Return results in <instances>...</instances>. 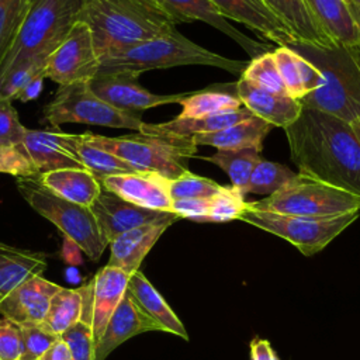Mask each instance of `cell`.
<instances>
[{
  "instance_id": "6da1fadb",
  "label": "cell",
  "mask_w": 360,
  "mask_h": 360,
  "mask_svg": "<svg viewBox=\"0 0 360 360\" xmlns=\"http://www.w3.org/2000/svg\"><path fill=\"white\" fill-rule=\"evenodd\" d=\"M284 132L300 173L360 197V143L349 122L302 105Z\"/></svg>"
},
{
  "instance_id": "7a4b0ae2",
  "label": "cell",
  "mask_w": 360,
  "mask_h": 360,
  "mask_svg": "<svg viewBox=\"0 0 360 360\" xmlns=\"http://www.w3.org/2000/svg\"><path fill=\"white\" fill-rule=\"evenodd\" d=\"M79 20L90 28L98 56L170 32L179 24L153 0H83Z\"/></svg>"
},
{
  "instance_id": "3957f363",
  "label": "cell",
  "mask_w": 360,
  "mask_h": 360,
  "mask_svg": "<svg viewBox=\"0 0 360 360\" xmlns=\"http://www.w3.org/2000/svg\"><path fill=\"white\" fill-rule=\"evenodd\" d=\"M186 65L214 66L240 75L248 63L211 52L190 41L177 30H173L101 55L98 72H118L139 76L153 69Z\"/></svg>"
},
{
  "instance_id": "277c9868",
  "label": "cell",
  "mask_w": 360,
  "mask_h": 360,
  "mask_svg": "<svg viewBox=\"0 0 360 360\" xmlns=\"http://www.w3.org/2000/svg\"><path fill=\"white\" fill-rule=\"evenodd\" d=\"M294 52L315 65L323 83L300 101L302 105L329 112L346 122L360 117V53L357 48H316L290 45Z\"/></svg>"
},
{
  "instance_id": "5b68a950",
  "label": "cell",
  "mask_w": 360,
  "mask_h": 360,
  "mask_svg": "<svg viewBox=\"0 0 360 360\" xmlns=\"http://www.w3.org/2000/svg\"><path fill=\"white\" fill-rule=\"evenodd\" d=\"M90 143L115 155L136 172H153L169 180L188 170V160L197 156L191 138L153 136L141 132L124 136H104L86 132Z\"/></svg>"
},
{
  "instance_id": "8992f818",
  "label": "cell",
  "mask_w": 360,
  "mask_h": 360,
  "mask_svg": "<svg viewBox=\"0 0 360 360\" xmlns=\"http://www.w3.org/2000/svg\"><path fill=\"white\" fill-rule=\"evenodd\" d=\"M83 0H37L31 4L20 32L0 65V77L25 59L49 55L69 34Z\"/></svg>"
},
{
  "instance_id": "52a82bcc",
  "label": "cell",
  "mask_w": 360,
  "mask_h": 360,
  "mask_svg": "<svg viewBox=\"0 0 360 360\" xmlns=\"http://www.w3.org/2000/svg\"><path fill=\"white\" fill-rule=\"evenodd\" d=\"M248 207L284 215L326 218L360 212V197L298 172L281 188L248 202Z\"/></svg>"
},
{
  "instance_id": "ba28073f",
  "label": "cell",
  "mask_w": 360,
  "mask_h": 360,
  "mask_svg": "<svg viewBox=\"0 0 360 360\" xmlns=\"http://www.w3.org/2000/svg\"><path fill=\"white\" fill-rule=\"evenodd\" d=\"M17 188L28 205L52 222L63 236L75 240L83 253L97 262L108 246L90 207L70 202L49 191L38 179H17Z\"/></svg>"
},
{
  "instance_id": "9c48e42d",
  "label": "cell",
  "mask_w": 360,
  "mask_h": 360,
  "mask_svg": "<svg viewBox=\"0 0 360 360\" xmlns=\"http://www.w3.org/2000/svg\"><path fill=\"white\" fill-rule=\"evenodd\" d=\"M44 121L58 128L63 124H89L108 128L136 129L143 121L139 112L121 111L101 100L90 89L89 82L59 86L53 98L44 108Z\"/></svg>"
},
{
  "instance_id": "30bf717a",
  "label": "cell",
  "mask_w": 360,
  "mask_h": 360,
  "mask_svg": "<svg viewBox=\"0 0 360 360\" xmlns=\"http://www.w3.org/2000/svg\"><path fill=\"white\" fill-rule=\"evenodd\" d=\"M359 218V212L338 217L314 218L300 215H284L270 211L246 210L239 217L240 221L262 231L273 233L294 245L304 256H312L325 249L339 233Z\"/></svg>"
},
{
  "instance_id": "8fae6325",
  "label": "cell",
  "mask_w": 360,
  "mask_h": 360,
  "mask_svg": "<svg viewBox=\"0 0 360 360\" xmlns=\"http://www.w3.org/2000/svg\"><path fill=\"white\" fill-rule=\"evenodd\" d=\"M100 70L90 28L83 21H76L66 38L49 53L45 76L59 86L91 80Z\"/></svg>"
},
{
  "instance_id": "7c38bea8",
  "label": "cell",
  "mask_w": 360,
  "mask_h": 360,
  "mask_svg": "<svg viewBox=\"0 0 360 360\" xmlns=\"http://www.w3.org/2000/svg\"><path fill=\"white\" fill-rule=\"evenodd\" d=\"M139 76L118 72H98L89 80L90 89L110 105L128 112H139L163 104L180 103L187 93L155 94L142 87Z\"/></svg>"
},
{
  "instance_id": "4fadbf2b",
  "label": "cell",
  "mask_w": 360,
  "mask_h": 360,
  "mask_svg": "<svg viewBox=\"0 0 360 360\" xmlns=\"http://www.w3.org/2000/svg\"><path fill=\"white\" fill-rule=\"evenodd\" d=\"M90 210L97 221V225L103 236L110 242L118 235L153 222L180 219L173 212L155 211L143 207H138L118 197L117 194L107 191L101 187L98 197L90 205Z\"/></svg>"
},
{
  "instance_id": "5bb4252c",
  "label": "cell",
  "mask_w": 360,
  "mask_h": 360,
  "mask_svg": "<svg viewBox=\"0 0 360 360\" xmlns=\"http://www.w3.org/2000/svg\"><path fill=\"white\" fill-rule=\"evenodd\" d=\"M101 187L132 202L155 211L172 212L169 179L153 172H131L104 177Z\"/></svg>"
},
{
  "instance_id": "9a60e30c",
  "label": "cell",
  "mask_w": 360,
  "mask_h": 360,
  "mask_svg": "<svg viewBox=\"0 0 360 360\" xmlns=\"http://www.w3.org/2000/svg\"><path fill=\"white\" fill-rule=\"evenodd\" d=\"M59 288L60 285L46 280L42 274L31 276L0 301V315L18 325L41 323Z\"/></svg>"
},
{
  "instance_id": "2e32d148",
  "label": "cell",
  "mask_w": 360,
  "mask_h": 360,
  "mask_svg": "<svg viewBox=\"0 0 360 360\" xmlns=\"http://www.w3.org/2000/svg\"><path fill=\"white\" fill-rule=\"evenodd\" d=\"M77 134L48 129H27L22 146L38 173L60 169H84L76 155Z\"/></svg>"
},
{
  "instance_id": "e0dca14e",
  "label": "cell",
  "mask_w": 360,
  "mask_h": 360,
  "mask_svg": "<svg viewBox=\"0 0 360 360\" xmlns=\"http://www.w3.org/2000/svg\"><path fill=\"white\" fill-rule=\"evenodd\" d=\"M224 17L256 31L278 46L298 44L297 37L263 4L262 0H208Z\"/></svg>"
},
{
  "instance_id": "ac0fdd59",
  "label": "cell",
  "mask_w": 360,
  "mask_h": 360,
  "mask_svg": "<svg viewBox=\"0 0 360 360\" xmlns=\"http://www.w3.org/2000/svg\"><path fill=\"white\" fill-rule=\"evenodd\" d=\"M158 6H160L166 13H169L179 24L180 22H191V21H202L215 30L224 32L231 39H233L238 45H240L246 53L253 59L267 49L269 45L250 39L248 35L236 30L226 18H224L215 7L208 0H153Z\"/></svg>"
},
{
  "instance_id": "d6986e66",
  "label": "cell",
  "mask_w": 360,
  "mask_h": 360,
  "mask_svg": "<svg viewBox=\"0 0 360 360\" xmlns=\"http://www.w3.org/2000/svg\"><path fill=\"white\" fill-rule=\"evenodd\" d=\"M302 3L314 22L333 45L359 46L360 27L350 0H302Z\"/></svg>"
},
{
  "instance_id": "ffe728a7",
  "label": "cell",
  "mask_w": 360,
  "mask_h": 360,
  "mask_svg": "<svg viewBox=\"0 0 360 360\" xmlns=\"http://www.w3.org/2000/svg\"><path fill=\"white\" fill-rule=\"evenodd\" d=\"M129 274L105 264L101 267L90 284V307L87 322L91 326L94 342L97 343L107 322L124 298L128 288Z\"/></svg>"
},
{
  "instance_id": "44dd1931",
  "label": "cell",
  "mask_w": 360,
  "mask_h": 360,
  "mask_svg": "<svg viewBox=\"0 0 360 360\" xmlns=\"http://www.w3.org/2000/svg\"><path fill=\"white\" fill-rule=\"evenodd\" d=\"M150 330H159L158 325L136 305L127 291L96 343L94 360H105L111 352L128 339Z\"/></svg>"
},
{
  "instance_id": "7402d4cb",
  "label": "cell",
  "mask_w": 360,
  "mask_h": 360,
  "mask_svg": "<svg viewBox=\"0 0 360 360\" xmlns=\"http://www.w3.org/2000/svg\"><path fill=\"white\" fill-rule=\"evenodd\" d=\"M173 224V221L146 224L118 235L108 245L110 259L107 264L117 267L129 276L134 274L139 270L143 259L159 240V238Z\"/></svg>"
},
{
  "instance_id": "603a6c76",
  "label": "cell",
  "mask_w": 360,
  "mask_h": 360,
  "mask_svg": "<svg viewBox=\"0 0 360 360\" xmlns=\"http://www.w3.org/2000/svg\"><path fill=\"white\" fill-rule=\"evenodd\" d=\"M236 93L242 105L253 115L283 129L290 127L300 117L302 110V103L300 100L266 91L242 77L236 82Z\"/></svg>"
},
{
  "instance_id": "cb8c5ba5",
  "label": "cell",
  "mask_w": 360,
  "mask_h": 360,
  "mask_svg": "<svg viewBox=\"0 0 360 360\" xmlns=\"http://www.w3.org/2000/svg\"><path fill=\"white\" fill-rule=\"evenodd\" d=\"M255 117L246 107H240L235 111L204 115V117H194V118H172L166 122L158 124H146L141 127L139 132L143 135H153V136H172V138H191L197 134L214 132L231 127L233 124L242 122Z\"/></svg>"
},
{
  "instance_id": "d4e9b609",
  "label": "cell",
  "mask_w": 360,
  "mask_h": 360,
  "mask_svg": "<svg viewBox=\"0 0 360 360\" xmlns=\"http://www.w3.org/2000/svg\"><path fill=\"white\" fill-rule=\"evenodd\" d=\"M127 291L136 305L158 325L159 330L188 340V332L183 322L141 270L129 276Z\"/></svg>"
},
{
  "instance_id": "484cf974",
  "label": "cell",
  "mask_w": 360,
  "mask_h": 360,
  "mask_svg": "<svg viewBox=\"0 0 360 360\" xmlns=\"http://www.w3.org/2000/svg\"><path fill=\"white\" fill-rule=\"evenodd\" d=\"M273 128L259 117H252L242 122L233 124L219 131L197 134L191 136L193 142L204 146H214L217 149H257L262 152L263 141Z\"/></svg>"
},
{
  "instance_id": "4316f807",
  "label": "cell",
  "mask_w": 360,
  "mask_h": 360,
  "mask_svg": "<svg viewBox=\"0 0 360 360\" xmlns=\"http://www.w3.org/2000/svg\"><path fill=\"white\" fill-rule=\"evenodd\" d=\"M38 179L53 194L83 207H90L101 191V183L86 169L53 170Z\"/></svg>"
},
{
  "instance_id": "83f0119b",
  "label": "cell",
  "mask_w": 360,
  "mask_h": 360,
  "mask_svg": "<svg viewBox=\"0 0 360 360\" xmlns=\"http://www.w3.org/2000/svg\"><path fill=\"white\" fill-rule=\"evenodd\" d=\"M263 4L297 37L298 44L330 48L335 46L318 28L302 0H262Z\"/></svg>"
},
{
  "instance_id": "f1b7e54d",
  "label": "cell",
  "mask_w": 360,
  "mask_h": 360,
  "mask_svg": "<svg viewBox=\"0 0 360 360\" xmlns=\"http://www.w3.org/2000/svg\"><path fill=\"white\" fill-rule=\"evenodd\" d=\"M46 269L44 253L8 246L0 242V301L25 278Z\"/></svg>"
},
{
  "instance_id": "f546056e",
  "label": "cell",
  "mask_w": 360,
  "mask_h": 360,
  "mask_svg": "<svg viewBox=\"0 0 360 360\" xmlns=\"http://www.w3.org/2000/svg\"><path fill=\"white\" fill-rule=\"evenodd\" d=\"M179 104L181 105V112L177 115L180 118L229 112L243 107L236 93V83H217L198 91H188Z\"/></svg>"
},
{
  "instance_id": "4dcf8cb0",
  "label": "cell",
  "mask_w": 360,
  "mask_h": 360,
  "mask_svg": "<svg viewBox=\"0 0 360 360\" xmlns=\"http://www.w3.org/2000/svg\"><path fill=\"white\" fill-rule=\"evenodd\" d=\"M90 285L89 283L80 288H63L52 297L48 312L42 323L55 335L60 336L63 332L77 323L89 302Z\"/></svg>"
},
{
  "instance_id": "1f68e13d",
  "label": "cell",
  "mask_w": 360,
  "mask_h": 360,
  "mask_svg": "<svg viewBox=\"0 0 360 360\" xmlns=\"http://www.w3.org/2000/svg\"><path fill=\"white\" fill-rule=\"evenodd\" d=\"M221 167L231 179L232 187L238 188L243 195L246 194V186L249 177L260 162V150L257 149H218L214 155L202 158Z\"/></svg>"
},
{
  "instance_id": "d6a6232c",
  "label": "cell",
  "mask_w": 360,
  "mask_h": 360,
  "mask_svg": "<svg viewBox=\"0 0 360 360\" xmlns=\"http://www.w3.org/2000/svg\"><path fill=\"white\" fill-rule=\"evenodd\" d=\"M75 149L83 167L89 170L98 181H101L104 177H108V176L136 172L132 166H129L122 159L90 143L86 138V132L77 134Z\"/></svg>"
},
{
  "instance_id": "836d02e7",
  "label": "cell",
  "mask_w": 360,
  "mask_h": 360,
  "mask_svg": "<svg viewBox=\"0 0 360 360\" xmlns=\"http://www.w3.org/2000/svg\"><path fill=\"white\" fill-rule=\"evenodd\" d=\"M294 176L295 173L287 166L266 159H260V162L256 165L249 177L246 194L253 193L260 195H270L278 188H281Z\"/></svg>"
},
{
  "instance_id": "e575fe53",
  "label": "cell",
  "mask_w": 360,
  "mask_h": 360,
  "mask_svg": "<svg viewBox=\"0 0 360 360\" xmlns=\"http://www.w3.org/2000/svg\"><path fill=\"white\" fill-rule=\"evenodd\" d=\"M240 77L266 91L288 96L278 73L273 52H264L253 58L240 73Z\"/></svg>"
},
{
  "instance_id": "d590c367",
  "label": "cell",
  "mask_w": 360,
  "mask_h": 360,
  "mask_svg": "<svg viewBox=\"0 0 360 360\" xmlns=\"http://www.w3.org/2000/svg\"><path fill=\"white\" fill-rule=\"evenodd\" d=\"M49 55H38L13 66L0 77V101H13L18 91L35 76L45 72Z\"/></svg>"
},
{
  "instance_id": "8d00e7d4",
  "label": "cell",
  "mask_w": 360,
  "mask_h": 360,
  "mask_svg": "<svg viewBox=\"0 0 360 360\" xmlns=\"http://www.w3.org/2000/svg\"><path fill=\"white\" fill-rule=\"evenodd\" d=\"M30 7L28 0H0V65L13 46Z\"/></svg>"
},
{
  "instance_id": "74e56055",
  "label": "cell",
  "mask_w": 360,
  "mask_h": 360,
  "mask_svg": "<svg viewBox=\"0 0 360 360\" xmlns=\"http://www.w3.org/2000/svg\"><path fill=\"white\" fill-rule=\"evenodd\" d=\"M245 195L232 186H224L219 193L210 198V210L205 222H229L239 219L246 210Z\"/></svg>"
},
{
  "instance_id": "f35d334b",
  "label": "cell",
  "mask_w": 360,
  "mask_h": 360,
  "mask_svg": "<svg viewBox=\"0 0 360 360\" xmlns=\"http://www.w3.org/2000/svg\"><path fill=\"white\" fill-rule=\"evenodd\" d=\"M224 186L217 181L193 174L190 170L179 176L177 179L169 180V193L172 200L180 198H212L222 190Z\"/></svg>"
},
{
  "instance_id": "ab89813d",
  "label": "cell",
  "mask_w": 360,
  "mask_h": 360,
  "mask_svg": "<svg viewBox=\"0 0 360 360\" xmlns=\"http://www.w3.org/2000/svg\"><path fill=\"white\" fill-rule=\"evenodd\" d=\"M21 328V359L39 360V357L60 338L51 332L42 322L25 323Z\"/></svg>"
},
{
  "instance_id": "60d3db41",
  "label": "cell",
  "mask_w": 360,
  "mask_h": 360,
  "mask_svg": "<svg viewBox=\"0 0 360 360\" xmlns=\"http://www.w3.org/2000/svg\"><path fill=\"white\" fill-rule=\"evenodd\" d=\"M273 56L287 94L292 98L301 100L305 96V91L302 89L297 66V53L288 46H277L276 49H273Z\"/></svg>"
},
{
  "instance_id": "b9f144b4",
  "label": "cell",
  "mask_w": 360,
  "mask_h": 360,
  "mask_svg": "<svg viewBox=\"0 0 360 360\" xmlns=\"http://www.w3.org/2000/svg\"><path fill=\"white\" fill-rule=\"evenodd\" d=\"M0 173L17 179L39 176L24 146H0Z\"/></svg>"
},
{
  "instance_id": "7bdbcfd3",
  "label": "cell",
  "mask_w": 360,
  "mask_h": 360,
  "mask_svg": "<svg viewBox=\"0 0 360 360\" xmlns=\"http://www.w3.org/2000/svg\"><path fill=\"white\" fill-rule=\"evenodd\" d=\"M60 338L68 343L73 360H94L96 342L91 326L87 322L79 321L63 332Z\"/></svg>"
},
{
  "instance_id": "ee69618b",
  "label": "cell",
  "mask_w": 360,
  "mask_h": 360,
  "mask_svg": "<svg viewBox=\"0 0 360 360\" xmlns=\"http://www.w3.org/2000/svg\"><path fill=\"white\" fill-rule=\"evenodd\" d=\"M27 129L20 121L13 101H0V146L22 145Z\"/></svg>"
},
{
  "instance_id": "f6af8a7d",
  "label": "cell",
  "mask_w": 360,
  "mask_h": 360,
  "mask_svg": "<svg viewBox=\"0 0 360 360\" xmlns=\"http://www.w3.org/2000/svg\"><path fill=\"white\" fill-rule=\"evenodd\" d=\"M21 328L18 323L0 318V360L21 359Z\"/></svg>"
},
{
  "instance_id": "bcb514c9",
  "label": "cell",
  "mask_w": 360,
  "mask_h": 360,
  "mask_svg": "<svg viewBox=\"0 0 360 360\" xmlns=\"http://www.w3.org/2000/svg\"><path fill=\"white\" fill-rule=\"evenodd\" d=\"M210 210V198H180L172 200V212L179 218L194 222H205Z\"/></svg>"
},
{
  "instance_id": "7dc6e473",
  "label": "cell",
  "mask_w": 360,
  "mask_h": 360,
  "mask_svg": "<svg viewBox=\"0 0 360 360\" xmlns=\"http://www.w3.org/2000/svg\"><path fill=\"white\" fill-rule=\"evenodd\" d=\"M297 66H298V72H300V77H301V83H302L305 96L312 93L314 90H316L323 83V76H322L321 70L298 53H297Z\"/></svg>"
},
{
  "instance_id": "c3c4849f",
  "label": "cell",
  "mask_w": 360,
  "mask_h": 360,
  "mask_svg": "<svg viewBox=\"0 0 360 360\" xmlns=\"http://www.w3.org/2000/svg\"><path fill=\"white\" fill-rule=\"evenodd\" d=\"M250 360H280L271 343L263 338H255L249 343Z\"/></svg>"
},
{
  "instance_id": "681fc988",
  "label": "cell",
  "mask_w": 360,
  "mask_h": 360,
  "mask_svg": "<svg viewBox=\"0 0 360 360\" xmlns=\"http://www.w3.org/2000/svg\"><path fill=\"white\" fill-rule=\"evenodd\" d=\"M45 72L39 73L38 76H35L32 80H30L20 91L18 94L15 96L14 100H20L22 103H27V101H32L35 98L39 97L42 89H44V79H45Z\"/></svg>"
},
{
  "instance_id": "f907efd6",
  "label": "cell",
  "mask_w": 360,
  "mask_h": 360,
  "mask_svg": "<svg viewBox=\"0 0 360 360\" xmlns=\"http://www.w3.org/2000/svg\"><path fill=\"white\" fill-rule=\"evenodd\" d=\"M82 253H83V250L80 249V246H79L75 240H72V239L63 236V243H62L60 256H62V259H63L68 264H70V266H79V264H82V263H83Z\"/></svg>"
},
{
  "instance_id": "816d5d0a",
  "label": "cell",
  "mask_w": 360,
  "mask_h": 360,
  "mask_svg": "<svg viewBox=\"0 0 360 360\" xmlns=\"http://www.w3.org/2000/svg\"><path fill=\"white\" fill-rule=\"evenodd\" d=\"M39 360H73L68 343L59 338L41 357Z\"/></svg>"
},
{
  "instance_id": "f5cc1de1",
  "label": "cell",
  "mask_w": 360,
  "mask_h": 360,
  "mask_svg": "<svg viewBox=\"0 0 360 360\" xmlns=\"http://www.w3.org/2000/svg\"><path fill=\"white\" fill-rule=\"evenodd\" d=\"M349 124H350V128L353 129V132H354V135H356V138H357V141H359V143H360V117L354 118V120L350 121Z\"/></svg>"
},
{
  "instance_id": "db71d44e",
  "label": "cell",
  "mask_w": 360,
  "mask_h": 360,
  "mask_svg": "<svg viewBox=\"0 0 360 360\" xmlns=\"http://www.w3.org/2000/svg\"><path fill=\"white\" fill-rule=\"evenodd\" d=\"M352 3H353L354 11H356V18H357V22H359V27H360V0H352ZM356 48H357V51L360 53V44Z\"/></svg>"
},
{
  "instance_id": "11a10c76",
  "label": "cell",
  "mask_w": 360,
  "mask_h": 360,
  "mask_svg": "<svg viewBox=\"0 0 360 360\" xmlns=\"http://www.w3.org/2000/svg\"><path fill=\"white\" fill-rule=\"evenodd\" d=\"M350 1H352V0H350Z\"/></svg>"
}]
</instances>
